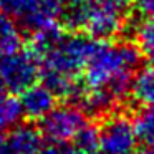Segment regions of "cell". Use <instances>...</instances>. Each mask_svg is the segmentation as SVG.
I'll return each instance as SVG.
<instances>
[{"mask_svg": "<svg viewBox=\"0 0 154 154\" xmlns=\"http://www.w3.org/2000/svg\"><path fill=\"white\" fill-rule=\"evenodd\" d=\"M93 43V38L65 35L60 27L33 33L32 50L40 60V78L55 96L76 100L81 91L76 76L83 71Z\"/></svg>", "mask_w": 154, "mask_h": 154, "instance_id": "1", "label": "cell"}, {"mask_svg": "<svg viewBox=\"0 0 154 154\" xmlns=\"http://www.w3.org/2000/svg\"><path fill=\"white\" fill-rule=\"evenodd\" d=\"M141 61L136 45L128 42L94 40L85 63V88L106 90L119 103L129 94L131 81Z\"/></svg>", "mask_w": 154, "mask_h": 154, "instance_id": "2", "label": "cell"}, {"mask_svg": "<svg viewBox=\"0 0 154 154\" xmlns=\"http://www.w3.org/2000/svg\"><path fill=\"white\" fill-rule=\"evenodd\" d=\"M63 17L93 40H113L124 28V10L108 7L96 0H68Z\"/></svg>", "mask_w": 154, "mask_h": 154, "instance_id": "3", "label": "cell"}, {"mask_svg": "<svg viewBox=\"0 0 154 154\" xmlns=\"http://www.w3.org/2000/svg\"><path fill=\"white\" fill-rule=\"evenodd\" d=\"M65 5L66 0H0L4 14L32 33L58 27Z\"/></svg>", "mask_w": 154, "mask_h": 154, "instance_id": "4", "label": "cell"}, {"mask_svg": "<svg viewBox=\"0 0 154 154\" xmlns=\"http://www.w3.org/2000/svg\"><path fill=\"white\" fill-rule=\"evenodd\" d=\"M40 78V60L32 48L0 57V91L18 94Z\"/></svg>", "mask_w": 154, "mask_h": 154, "instance_id": "5", "label": "cell"}, {"mask_svg": "<svg viewBox=\"0 0 154 154\" xmlns=\"http://www.w3.org/2000/svg\"><path fill=\"white\" fill-rule=\"evenodd\" d=\"M88 124L86 114L80 106L63 104L55 106L42 119V136L53 144L73 143L80 131Z\"/></svg>", "mask_w": 154, "mask_h": 154, "instance_id": "6", "label": "cell"}, {"mask_svg": "<svg viewBox=\"0 0 154 154\" xmlns=\"http://www.w3.org/2000/svg\"><path fill=\"white\" fill-rule=\"evenodd\" d=\"M98 143L103 154H131L137 144L133 119L119 113L108 114L98 129Z\"/></svg>", "mask_w": 154, "mask_h": 154, "instance_id": "7", "label": "cell"}, {"mask_svg": "<svg viewBox=\"0 0 154 154\" xmlns=\"http://www.w3.org/2000/svg\"><path fill=\"white\" fill-rule=\"evenodd\" d=\"M20 106L22 113L27 119L42 121L55 106H57V96L55 93L43 83H33L27 90L22 91Z\"/></svg>", "mask_w": 154, "mask_h": 154, "instance_id": "8", "label": "cell"}, {"mask_svg": "<svg viewBox=\"0 0 154 154\" xmlns=\"http://www.w3.org/2000/svg\"><path fill=\"white\" fill-rule=\"evenodd\" d=\"M7 154H38L43 149V136L33 126H15L4 134Z\"/></svg>", "mask_w": 154, "mask_h": 154, "instance_id": "9", "label": "cell"}, {"mask_svg": "<svg viewBox=\"0 0 154 154\" xmlns=\"http://www.w3.org/2000/svg\"><path fill=\"white\" fill-rule=\"evenodd\" d=\"M129 94L141 106L154 104V66H146L141 71L134 73L131 81Z\"/></svg>", "mask_w": 154, "mask_h": 154, "instance_id": "10", "label": "cell"}, {"mask_svg": "<svg viewBox=\"0 0 154 154\" xmlns=\"http://www.w3.org/2000/svg\"><path fill=\"white\" fill-rule=\"evenodd\" d=\"M23 35L17 20L5 14H0V57L22 48Z\"/></svg>", "mask_w": 154, "mask_h": 154, "instance_id": "11", "label": "cell"}, {"mask_svg": "<svg viewBox=\"0 0 154 154\" xmlns=\"http://www.w3.org/2000/svg\"><path fill=\"white\" fill-rule=\"evenodd\" d=\"M23 118L20 106V100L12 93H2L0 91V134L8 133L18 126Z\"/></svg>", "mask_w": 154, "mask_h": 154, "instance_id": "12", "label": "cell"}, {"mask_svg": "<svg viewBox=\"0 0 154 154\" xmlns=\"http://www.w3.org/2000/svg\"><path fill=\"white\" fill-rule=\"evenodd\" d=\"M137 143L147 149H154V104L143 106L133 119Z\"/></svg>", "mask_w": 154, "mask_h": 154, "instance_id": "13", "label": "cell"}, {"mask_svg": "<svg viewBox=\"0 0 154 154\" xmlns=\"http://www.w3.org/2000/svg\"><path fill=\"white\" fill-rule=\"evenodd\" d=\"M134 40L141 57H146L147 60L154 61V15L146 17L137 23L134 30Z\"/></svg>", "mask_w": 154, "mask_h": 154, "instance_id": "14", "label": "cell"}, {"mask_svg": "<svg viewBox=\"0 0 154 154\" xmlns=\"http://www.w3.org/2000/svg\"><path fill=\"white\" fill-rule=\"evenodd\" d=\"M58 154H103V152L100 151V147H91V146H83V144L73 143L63 152H58Z\"/></svg>", "mask_w": 154, "mask_h": 154, "instance_id": "15", "label": "cell"}, {"mask_svg": "<svg viewBox=\"0 0 154 154\" xmlns=\"http://www.w3.org/2000/svg\"><path fill=\"white\" fill-rule=\"evenodd\" d=\"M136 7L146 17H152L154 15V0H136Z\"/></svg>", "mask_w": 154, "mask_h": 154, "instance_id": "16", "label": "cell"}, {"mask_svg": "<svg viewBox=\"0 0 154 154\" xmlns=\"http://www.w3.org/2000/svg\"><path fill=\"white\" fill-rule=\"evenodd\" d=\"M100 4H104L108 7H113V8H119V10H124V8L129 5L131 0H96Z\"/></svg>", "mask_w": 154, "mask_h": 154, "instance_id": "17", "label": "cell"}, {"mask_svg": "<svg viewBox=\"0 0 154 154\" xmlns=\"http://www.w3.org/2000/svg\"><path fill=\"white\" fill-rule=\"evenodd\" d=\"M0 154H7V147H5L4 134H0Z\"/></svg>", "mask_w": 154, "mask_h": 154, "instance_id": "18", "label": "cell"}, {"mask_svg": "<svg viewBox=\"0 0 154 154\" xmlns=\"http://www.w3.org/2000/svg\"><path fill=\"white\" fill-rule=\"evenodd\" d=\"M38 154H58L57 151H53V149H42Z\"/></svg>", "mask_w": 154, "mask_h": 154, "instance_id": "19", "label": "cell"}, {"mask_svg": "<svg viewBox=\"0 0 154 154\" xmlns=\"http://www.w3.org/2000/svg\"><path fill=\"white\" fill-rule=\"evenodd\" d=\"M131 154H133V152H131Z\"/></svg>", "mask_w": 154, "mask_h": 154, "instance_id": "20", "label": "cell"}, {"mask_svg": "<svg viewBox=\"0 0 154 154\" xmlns=\"http://www.w3.org/2000/svg\"><path fill=\"white\" fill-rule=\"evenodd\" d=\"M66 2H68V0H66Z\"/></svg>", "mask_w": 154, "mask_h": 154, "instance_id": "21", "label": "cell"}]
</instances>
